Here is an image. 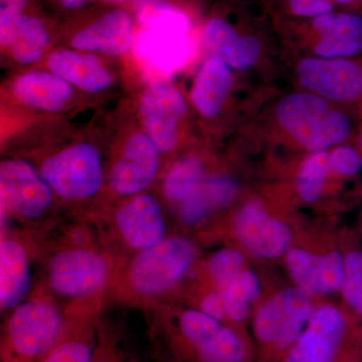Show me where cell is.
Returning <instances> with one entry per match:
<instances>
[{"label":"cell","mask_w":362,"mask_h":362,"mask_svg":"<svg viewBox=\"0 0 362 362\" xmlns=\"http://www.w3.org/2000/svg\"><path fill=\"white\" fill-rule=\"evenodd\" d=\"M108 273V263L101 255L89 250H66L49 263V285L61 296H89L103 287Z\"/></svg>","instance_id":"9c48e42d"},{"label":"cell","mask_w":362,"mask_h":362,"mask_svg":"<svg viewBox=\"0 0 362 362\" xmlns=\"http://www.w3.org/2000/svg\"><path fill=\"white\" fill-rule=\"evenodd\" d=\"M108 1H110V2H124V1H127V0H108Z\"/></svg>","instance_id":"60d3db41"},{"label":"cell","mask_w":362,"mask_h":362,"mask_svg":"<svg viewBox=\"0 0 362 362\" xmlns=\"http://www.w3.org/2000/svg\"><path fill=\"white\" fill-rule=\"evenodd\" d=\"M136 13L142 25L134 42L138 59L161 75L182 68L192 52L187 16L166 0H137Z\"/></svg>","instance_id":"6da1fadb"},{"label":"cell","mask_w":362,"mask_h":362,"mask_svg":"<svg viewBox=\"0 0 362 362\" xmlns=\"http://www.w3.org/2000/svg\"><path fill=\"white\" fill-rule=\"evenodd\" d=\"M65 328L54 305L32 300L16 307L7 321L2 362H39L52 349Z\"/></svg>","instance_id":"7a4b0ae2"},{"label":"cell","mask_w":362,"mask_h":362,"mask_svg":"<svg viewBox=\"0 0 362 362\" xmlns=\"http://www.w3.org/2000/svg\"><path fill=\"white\" fill-rule=\"evenodd\" d=\"M40 175L52 190L68 201L94 197L103 182L99 152L85 143L49 157L42 164Z\"/></svg>","instance_id":"5b68a950"},{"label":"cell","mask_w":362,"mask_h":362,"mask_svg":"<svg viewBox=\"0 0 362 362\" xmlns=\"http://www.w3.org/2000/svg\"><path fill=\"white\" fill-rule=\"evenodd\" d=\"M116 349L115 343H101V345L95 349L94 357L90 362H123L122 357Z\"/></svg>","instance_id":"d590c367"},{"label":"cell","mask_w":362,"mask_h":362,"mask_svg":"<svg viewBox=\"0 0 362 362\" xmlns=\"http://www.w3.org/2000/svg\"><path fill=\"white\" fill-rule=\"evenodd\" d=\"M2 209L25 218H37L51 206L52 188L42 175L23 160L2 162L0 166Z\"/></svg>","instance_id":"ba28073f"},{"label":"cell","mask_w":362,"mask_h":362,"mask_svg":"<svg viewBox=\"0 0 362 362\" xmlns=\"http://www.w3.org/2000/svg\"><path fill=\"white\" fill-rule=\"evenodd\" d=\"M329 170L330 154L327 152H316L305 162L298 177V192L304 202H313L321 197Z\"/></svg>","instance_id":"4316f807"},{"label":"cell","mask_w":362,"mask_h":362,"mask_svg":"<svg viewBox=\"0 0 362 362\" xmlns=\"http://www.w3.org/2000/svg\"><path fill=\"white\" fill-rule=\"evenodd\" d=\"M211 211V207L202 194L201 185L194 194L180 202V218L187 225H197L204 221Z\"/></svg>","instance_id":"1f68e13d"},{"label":"cell","mask_w":362,"mask_h":362,"mask_svg":"<svg viewBox=\"0 0 362 362\" xmlns=\"http://www.w3.org/2000/svg\"><path fill=\"white\" fill-rule=\"evenodd\" d=\"M279 122L312 151H322L344 142L351 126L349 118L315 95L300 93L286 98L277 109Z\"/></svg>","instance_id":"3957f363"},{"label":"cell","mask_w":362,"mask_h":362,"mask_svg":"<svg viewBox=\"0 0 362 362\" xmlns=\"http://www.w3.org/2000/svg\"><path fill=\"white\" fill-rule=\"evenodd\" d=\"M180 330L199 362H244L246 358L240 337L202 310L185 312L180 317Z\"/></svg>","instance_id":"52a82bcc"},{"label":"cell","mask_w":362,"mask_h":362,"mask_svg":"<svg viewBox=\"0 0 362 362\" xmlns=\"http://www.w3.org/2000/svg\"><path fill=\"white\" fill-rule=\"evenodd\" d=\"M94 340L86 328L66 326L58 341L39 362H90L95 354Z\"/></svg>","instance_id":"d4e9b609"},{"label":"cell","mask_w":362,"mask_h":362,"mask_svg":"<svg viewBox=\"0 0 362 362\" xmlns=\"http://www.w3.org/2000/svg\"><path fill=\"white\" fill-rule=\"evenodd\" d=\"M185 110V100L166 83L151 84L143 93L141 116L146 134L161 152H169L177 140V126Z\"/></svg>","instance_id":"8fae6325"},{"label":"cell","mask_w":362,"mask_h":362,"mask_svg":"<svg viewBox=\"0 0 362 362\" xmlns=\"http://www.w3.org/2000/svg\"><path fill=\"white\" fill-rule=\"evenodd\" d=\"M238 238L247 251L264 259H275L287 252L292 233L288 226L272 218L259 202H247L235 218Z\"/></svg>","instance_id":"30bf717a"},{"label":"cell","mask_w":362,"mask_h":362,"mask_svg":"<svg viewBox=\"0 0 362 362\" xmlns=\"http://www.w3.org/2000/svg\"><path fill=\"white\" fill-rule=\"evenodd\" d=\"M315 51L320 56L330 59L354 56L362 51V40L319 37Z\"/></svg>","instance_id":"4dcf8cb0"},{"label":"cell","mask_w":362,"mask_h":362,"mask_svg":"<svg viewBox=\"0 0 362 362\" xmlns=\"http://www.w3.org/2000/svg\"><path fill=\"white\" fill-rule=\"evenodd\" d=\"M26 0H0V21L18 16Z\"/></svg>","instance_id":"8d00e7d4"},{"label":"cell","mask_w":362,"mask_h":362,"mask_svg":"<svg viewBox=\"0 0 362 362\" xmlns=\"http://www.w3.org/2000/svg\"><path fill=\"white\" fill-rule=\"evenodd\" d=\"M195 249L190 240L169 238L141 251L129 268L133 289L144 296H157L168 291L183 278L192 266Z\"/></svg>","instance_id":"277c9868"},{"label":"cell","mask_w":362,"mask_h":362,"mask_svg":"<svg viewBox=\"0 0 362 362\" xmlns=\"http://www.w3.org/2000/svg\"><path fill=\"white\" fill-rule=\"evenodd\" d=\"M202 194L207 204L214 209H223L230 204L238 192V183L226 176H216L202 182Z\"/></svg>","instance_id":"f546056e"},{"label":"cell","mask_w":362,"mask_h":362,"mask_svg":"<svg viewBox=\"0 0 362 362\" xmlns=\"http://www.w3.org/2000/svg\"><path fill=\"white\" fill-rule=\"evenodd\" d=\"M202 168L197 159L180 162L169 173L164 183V192L170 201L180 202L202 185Z\"/></svg>","instance_id":"484cf974"},{"label":"cell","mask_w":362,"mask_h":362,"mask_svg":"<svg viewBox=\"0 0 362 362\" xmlns=\"http://www.w3.org/2000/svg\"><path fill=\"white\" fill-rule=\"evenodd\" d=\"M313 314L310 295L299 287L278 293L257 314L255 331L259 339L278 349L292 346Z\"/></svg>","instance_id":"8992f818"},{"label":"cell","mask_w":362,"mask_h":362,"mask_svg":"<svg viewBox=\"0 0 362 362\" xmlns=\"http://www.w3.org/2000/svg\"><path fill=\"white\" fill-rule=\"evenodd\" d=\"M359 145H361L362 149V128L361 131V134H359Z\"/></svg>","instance_id":"ab89813d"},{"label":"cell","mask_w":362,"mask_h":362,"mask_svg":"<svg viewBox=\"0 0 362 362\" xmlns=\"http://www.w3.org/2000/svg\"><path fill=\"white\" fill-rule=\"evenodd\" d=\"M287 6L293 16L298 18H314L334 11L331 0H287Z\"/></svg>","instance_id":"836d02e7"},{"label":"cell","mask_w":362,"mask_h":362,"mask_svg":"<svg viewBox=\"0 0 362 362\" xmlns=\"http://www.w3.org/2000/svg\"><path fill=\"white\" fill-rule=\"evenodd\" d=\"M346 257L333 252L316 256L304 250L288 252V270L300 289L309 295L331 294L341 290L345 276Z\"/></svg>","instance_id":"9a60e30c"},{"label":"cell","mask_w":362,"mask_h":362,"mask_svg":"<svg viewBox=\"0 0 362 362\" xmlns=\"http://www.w3.org/2000/svg\"><path fill=\"white\" fill-rule=\"evenodd\" d=\"M32 286L30 264L25 247L13 240L0 244V306L2 311L23 304Z\"/></svg>","instance_id":"d6986e66"},{"label":"cell","mask_w":362,"mask_h":362,"mask_svg":"<svg viewBox=\"0 0 362 362\" xmlns=\"http://www.w3.org/2000/svg\"><path fill=\"white\" fill-rule=\"evenodd\" d=\"M0 40L18 63L28 65L42 57L49 35L39 18L18 14L0 21Z\"/></svg>","instance_id":"ffe728a7"},{"label":"cell","mask_w":362,"mask_h":362,"mask_svg":"<svg viewBox=\"0 0 362 362\" xmlns=\"http://www.w3.org/2000/svg\"><path fill=\"white\" fill-rule=\"evenodd\" d=\"M134 42L132 18L121 9L105 14L71 40V45L78 51L98 52L108 56L126 54Z\"/></svg>","instance_id":"e0dca14e"},{"label":"cell","mask_w":362,"mask_h":362,"mask_svg":"<svg viewBox=\"0 0 362 362\" xmlns=\"http://www.w3.org/2000/svg\"><path fill=\"white\" fill-rule=\"evenodd\" d=\"M202 311L211 318L221 321L226 316L225 297L223 292L211 293L204 298L202 304Z\"/></svg>","instance_id":"e575fe53"},{"label":"cell","mask_w":362,"mask_h":362,"mask_svg":"<svg viewBox=\"0 0 362 362\" xmlns=\"http://www.w3.org/2000/svg\"><path fill=\"white\" fill-rule=\"evenodd\" d=\"M204 40L218 58L235 70L251 68L261 52L256 37L242 35L232 23L220 18L207 21Z\"/></svg>","instance_id":"ac0fdd59"},{"label":"cell","mask_w":362,"mask_h":362,"mask_svg":"<svg viewBox=\"0 0 362 362\" xmlns=\"http://www.w3.org/2000/svg\"><path fill=\"white\" fill-rule=\"evenodd\" d=\"M298 73L302 85L333 101H356L362 96V68L354 62L307 59Z\"/></svg>","instance_id":"7c38bea8"},{"label":"cell","mask_w":362,"mask_h":362,"mask_svg":"<svg viewBox=\"0 0 362 362\" xmlns=\"http://www.w3.org/2000/svg\"><path fill=\"white\" fill-rule=\"evenodd\" d=\"M333 4H337L343 6H352L358 4L359 0H331Z\"/></svg>","instance_id":"f35d334b"},{"label":"cell","mask_w":362,"mask_h":362,"mask_svg":"<svg viewBox=\"0 0 362 362\" xmlns=\"http://www.w3.org/2000/svg\"><path fill=\"white\" fill-rule=\"evenodd\" d=\"M345 328L341 312L332 306L320 307L293 345L287 362H334Z\"/></svg>","instance_id":"4fadbf2b"},{"label":"cell","mask_w":362,"mask_h":362,"mask_svg":"<svg viewBox=\"0 0 362 362\" xmlns=\"http://www.w3.org/2000/svg\"><path fill=\"white\" fill-rule=\"evenodd\" d=\"M259 288L258 276L254 272H240L221 291L225 297L226 316L237 322L245 320L250 315L252 305L258 299Z\"/></svg>","instance_id":"cb8c5ba5"},{"label":"cell","mask_w":362,"mask_h":362,"mask_svg":"<svg viewBox=\"0 0 362 362\" xmlns=\"http://www.w3.org/2000/svg\"><path fill=\"white\" fill-rule=\"evenodd\" d=\"M18 101L39 110L56 112L68 103L73 95L71 84L56 74L33 71L21 76L13 84Z\"/></svg>","instance_id":"44dd1931"},{"label":"cell","mask_w":362,"mask_h":362,"mask_svg":"<svg viewBox=\"0 0 362 362\" xmlns=\"http://www.w3.org/2000/svg\"><path fill=\"white\" fill-rule=\"evenodd\" d=\"M86 0H61L62 4L68 9L77 8V7L82 6Z\"/></svg>","instance_id":"74e56055"},{"label":"cell","mask_w":362,"mask_h":362,"mask_svg":"<svg viewBox=\"0 0 362 362\" xmlns=\"http://www.w3.org/2000/svg\"><path fill=\"white\" fill-rule=\"evenodd\" d=\"M362 168L361 154L350 147H339L330 154V170L338 175L354 176Z\"/></svg>","instance_id":"d6a6232c"},{"label":"cell","mask_w":362,"mask_h":362,"mask_svg":"<svg viewBox=\"0 0 362 362\" xmlns=\"http://www.w3.org/2000/svg\"><path fill=\"white\" fill-rule=\"evenodd\" d=\"M158 151L148 135L143 133L133 135L112 169V190L119 195H133L150 187L158 173Z\"/></svg>","instance_id":"5bb4252c"},{"label":"cell","mask_w":362,"mask_h":362,"mask_svg":"<svg viewBox=\"0 0 362 362\" xmlns=\"http://www.w3.org/2000/svg\"><path fill=\"white\" fill-rule=\"evenodd\" d=\"M243 266L244 258L237 250L223 249L214 255L209 261V273L220 291L240 275Z\"/></svg>","instance_id":"83f0119b"},{"label":"cell","mask_w":362,"mask_h":362,"mask_svg":"<svg viewBox=\"0 0 362 362\" xmlns=\"http://www.w3.org/2000/svg\"><path fill=\"white\" fill-rule=\"evenodd\" d=\"M52 73L88 93H99L111 83L109 71L96 57L71 51L54 52L49 59Z\"/></svg>","instance_id":"7402d4cb"},{"label":"cell","mask_w":362,"mask_h":362,"mask_svg":"<svg viewBox=\"0 0 362 362\" xmlns=\"http://www.w3.org/2000/svg\"><path fill=\"white\" fill-rule=\"evenodd\" d=\"M341 290L349 306L362 316V252L347 255Z\"/></svg>","instance_id":"f1b7e54d"},{"label":"cell","mask_w":362,"mask_h":362,"mask_svg":"<svg viewBox=\"0 0 362 362\" xmlns=\"http://www.w3.org/2000/svg\"><path fill=\"white\" fill-rule=\"evenodd\" d=\"M115 223L128 246L140 252L160 244L165 235L161 206L150 195H137L121 206Z\"/></svg>","instance_id":"2e32d148"},{"label":"cell","mask_w":362,"mask_h":362,"mask_svg":"<svg viewBox=\"0 0 362 362\" xmlns=\"http://www.w3.org/2000/svg\"><path fill=\"white\" fill-rule=\"evenodd\" d=\"M232 86V74L218 57L202 66L192 90V99L202 116L213 118L220 113Z\"/></svg>","instance_id":"603a6c76"},{"label":"cell","mask_w":362,"mask_h":362,"mask_svg":"<svg viewBox=\"0 0 362 362\" xmlns=\"http://www.w3.org/2000/svg\"><path fill=\"white\" fill-rule=\"evenodd\" d=\"M361 228H362V214H361Z\"/></svg>","instance_id":"b9f144b4"}]
</instances>
